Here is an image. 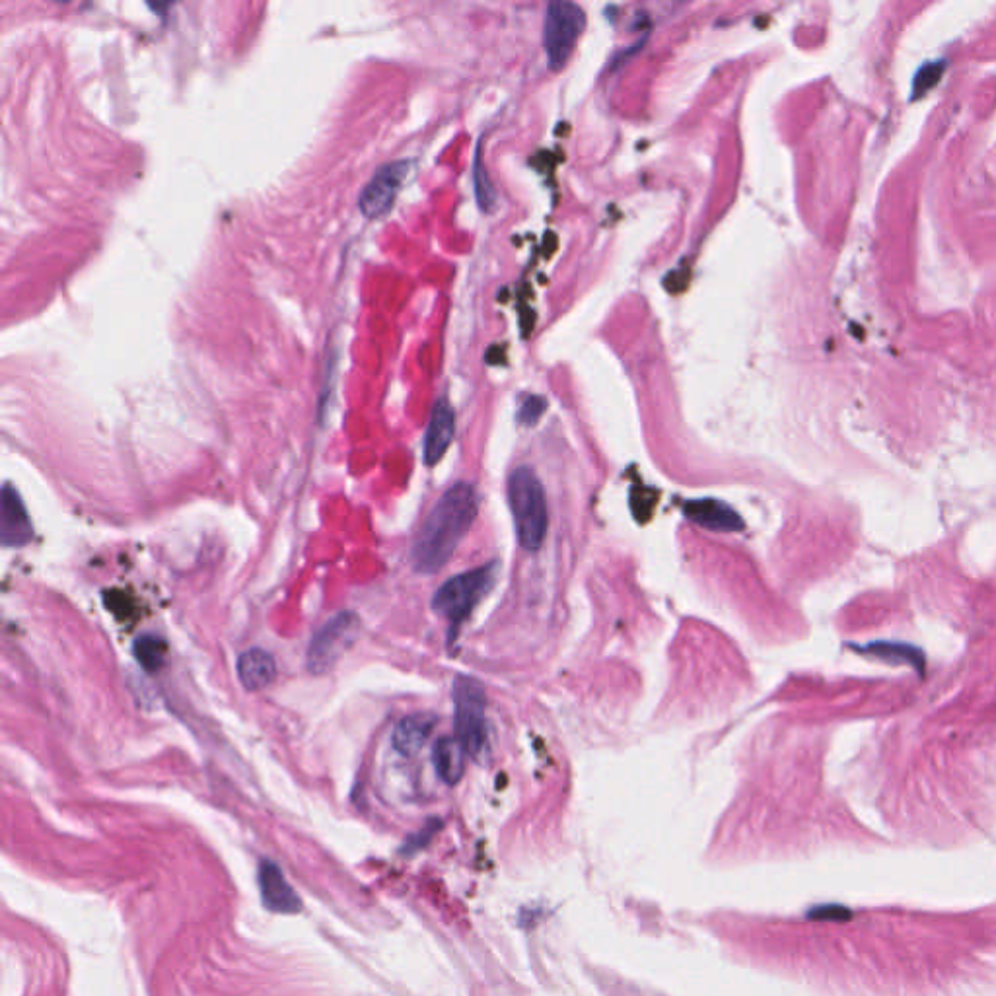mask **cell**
I'll use <instances>...</instances> for the list:
<instances>
[{"label":"cell","instance_id":"2","mask_svg":"<svg viewBox=\"0 0 996 996\" xmlns=\"http://www.w3.org/2000/svg\"><path fill=\"white\" fill-rule=\"evenodd\" d=\"M508 504L518 543L526 551H537L547 535L549 510L545 489L532 467H518L508 477Z\"/></svg>","mask_w":996,"mask_h":996},{"label":"cell","instance_id":"13","mask_svg":"<svg viewBox=\"0 0 996 996\" xmlns=\"http://www.w3.org/2000/svg\"><path fill=\"white\" fill-rule=\"evenodd\" d=\"M275 676V658L261 648H251L238 658V677L246 691H261L269 687L275 681Z\"/></svg>","mask_w":996,"mask_h":996},{"label":"cell","instance_id":"16","mask_svg":"<svg viewBox=\"0 0 996 996\" xmlns=\"http://www.w3.org/2000/svg\"><path fill=\"white\" fill-rule=\"evenodd\" d=\"M473 183H475V197H477L479 207L485 213H491L495 209V205H497V193H495V187H493L491 178H489V174L485 170L481 148L477 150L475 164H473Z\"/></svg>","mask_w":996,"mask_h":996},{"label":"cell","instance_id":"6","mask_svg":"<svg viewBox=\"0 0 996 996\" xmlns=\"http://www.w3.org/2000/svg\"><path fill=\"white\" fill-rule=\"evenodd\" d=\"M360 621L355 613H339L329 619L310 641L306 664L314 676L327 674L355 644Z\"/></svg>","mask_w":996,"mask_h":996},{"label":"cell","instance_id":"3","mask_svg":"<svg viewBox=\"0 0 996 996\" xmlns=\"http://www.w3.org/2000/svg\"><path fill=\"white\" fill-rule=\"evenodd\" d=\"M495 565H485L481 569L467 570L450 580H446L432 598V609L448 619L454 627L463 623L479 600L493 588Z\"/></svg>","mask_w":996,"mask_h":996},{"label":"cell","instance_id":"14","mask_svg":"<svg viewBox=\"0 0 996 996\" xmlns=\"http://www.w3.org/2000/svg\"><path fill=\"white\" fill-rule=\"evenodd\" d=\"M465 749L458 738H440L432 749V763L446 784H458L465 771Z\"/></svg>","mask_w":996,"mask_h":996},{"label":"cell","instance_id":"5","mask_svg":"<svg viewBox=\"0 0 996 996\" xmlns=\"http://www.w3.org/2000/svg\"><path fill=\"white\" fill-rule=\"evenodd\" d=\"M586 26L584 10L574 2H551L545 14L543 39L551 71H563Z\"/></svg>","mask_w":996,"mask_h":996},{"label":"cell","instance_id":"10","mask_svg":"<svg viewBox=\"0 0 996 996\" xmlns=\"http://www.w3.org/2000/svg\"><path fill=\"white\" fill-rule=\"evenodd\" d=\"M257 880H259L261 899H263L267 909H271L275 913L300 911V897L290 888L283 870L275 862L263 860L259 864Z\"/></svg>","mask_w":996,"mask_h":996},{"label":"cell","instance_id":"4","mask_svg":"<svg viewBox=\"0 0 996 996\" xmlns=\"http://www.w3.org/2000/svg\"><path fill=\"white\" fill-rule=\"evenodd\" d=\"M485 689L473 677L462 676L454 681V724L456 738L469 755H479L487 744Z\"/></svg>","mask_w":996,"mask_h":996},{"label":"cell","instance_id":"15","mask_svg":"<svg viewBox=\"0 0 996 996\" xmlns=\"http://www.w3.org/2000/svg\"><path fill=\"white\" fill-rule=\"evenodd\" d=\"M133 654L146 672H156L164 666L168 646H166V641H162L156 635H143L135 641Z\"/></svg>","mask_w":996,"mask_h":996},{"label":"cell","instance_id":"12","mask_svg":"<svg viewBox=\"0 0 996 996\" xmlns=\"http://www.w3.org/2000/svg\"><path fill=\"white\" fill-rule=\"evenodd\" d=\"M434 726L436 718L427 712L405 716L393 730V747L405 757L417 755L427 744Z\"/></svg>","mask_w":996,"mask_h":996},{"label":"cell","instance_id":"9","mask_svg":"<svg viewBox=\"0 0 996 996\" xmlns=\"http://www.w3.org/2000/svg\"><path fill=\"white\" fill-rule=\"evenodd\" d=\"M683 512L693 524H697L705 530H711V532L732 534V532L744 530L742 516L732 506H728L720 500H714V498L689 500V502H685Z\"/></svg>","mask_w":996,"mask_h":996},{"label":"cell","instance_id":"11","mask_svg":"<svg viewBox=\"0 0 996 996\" xmlns=\"http://www.w3.org/2000/svg\"><path fill=\"white\" fill-rule=\"evenodd\" d=\"M456 430V413L446 399H438L432 407L425 434V463L436 465L452 444Z\"/></svg>","mask_w":996,"mask_h":996},{"label":"cell","instance_id":"1","mask_svg":"<svg viewBox=\"0 0 996 996\" xmlns=\"http://www.w3.org/2000/svg\"><path fill=\"white\" fill-rule=\"evenodd\" d=\"M477 516V493L471 485L458 483L450 487L438 502L415 537L411 549L413 569L421 574H436L444 569L456 553L463 537Z\"/></svg>","mask_w":996,"mask_h":996},{"label":"cell","instance_id":"8","mask_svg":"<svg viewBox=\"0 0 996 996\" xmlns=\"http://www.w3.org/2000/svg\"><path fill=\"white\" fill-rule=\"evenodd\" d=\"M34 528L20 493L4 485L0 502V539L4 547H22L32 541Z\"/></svg>","mask_w":996,"mask_h":996},{"label":"cell","instance_id":"7","mask_svg":"<svg viewBox=\"0 0 996 996\" xmlns=\"http://www.w3.org/2000/svg\"><path fill=\"white\" fill-rule=\"evenodd\" d=\"M411 170L409 160H397L382 166L358 197V209L366 218H382L392 209L393 201Z\"/></svg>","mask_w":996,"mask_h":996},{"label":"cell","instance_id":"17","mask_svg":"<svg viewBox=\"0 0 996 996\" xmlns=\"http://www.w3.org/2000/svg\"><path fill=\"white\" fill-rule=\"evenodd\" d=\"M545 409H547V401H545L541 395H530V397H526V401L522 403V409H520V421H522L524 425L532 427V425H535V423L541 419V415L545 413Z\"/></svg>","mask_w":996,"mask_h":996}]
</instances>
